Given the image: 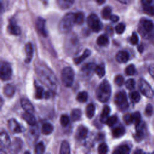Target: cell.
I'll return each instance as SVG.
<instances>
[{
    "instance_id": "6da1fadb",
    "label": "cell",
    "mask_w": 154,
    "mask_h": 154,
    "mask_svg": "<svg viewBox=\"0 0 154 154\" xmlns=\"http://www.w3.org/2000/svg\"><path fill=\"white\" fill-rule=\"evenodd\" d=\"M111 95V87L109 82L105 79L99 85L96 91L97 99L100 102H106Z\"/></svg>"
},
{
    "instance_id": "7a4b0ae2",
    "label": "cell",
    "mask_w": 154,
    "mask_h": 154,
    "mask_svg": "<svg viewBox=\"0 0 154 154\" xmlns=\"http://www.w3.org/2000/svg\"><path fill=\"white\" fill-rule=\"evenodd\" d=\"M75 23V13H67L60 20L58 25L59 31L62 33L69 32Z\"/></svg>"
},
{
    "instance_id": "3957f363",
    "label": "cell",
    "mask_w": 154,
    "mask_h": 154,
    "mask_svg": "<svg viewBox=\"0 0 154 154\" xmlns=\"http://www.w3.org/2000/svg\"><path fill=\"white\" fill-rule=\"evenodd\" d=\"M74 71L70 67H64L61 73V79L63 84L67 87H70L74 80Z\"/></svg>"
},
{
    "instance_id": "277c9868",
    "label": "cell",
    "mask_w": 154,
    "mask_h": 154,
    "mask_svg": "<svg viewBox=\"0 0 154 154\" xmlns=\"http://www.w3.org/2000/svg\"><path fill=\"white\" fill-rule=\"evenodd\" d=\"M87 23L89 28L95 32L100 31L102 29V23L99 18L95 14H91L88 16L87 19Z\"/></svg>"
},
{
    "instance_id": "5b68a950",
    "label": "cell",
    "mask_w": 154,
    "mask_h": 154,
    "mask_svg": "<svg viewBox=\"0 0 154 154\" xmlns=\"http://www.w3.org/2000/svg\"><path fill=\"white\" fill-rule=\"evenodd\" d=\"M114 102L121 110H125L128 107L126 93L124 91L118 92L114 97Z\"/></svg>"
},
{
    "instance_id": "8992f818",
    "label": "cell",
    "mask_w": 154,
    "mask_h": 154,
    "mask_svg": "<svg viewBox=\"0 0 154 154\" xmlns=\"http://www.w3.org/2000/svg\"><path fill=\"white\" fill-rule=\"evenodd\" d=\"M138 86L140 91L142 93L143 95L149 98H151L153 97L154 93L150 85L147 81H146L143 79H140Z\"/></svg>"
},
{
    "instance_id": "52a82bcc",
    "label": "cell",
    "mask_w": 154,
    "mask_h": 154,
    "mask_svg": "<svg viewBox=\"0 0 154 154\" xmlns=\"http://www.w3.org/2000/svg\"><path fill=\"white\" fill-rule=\"evenodd\" d=\"M12 69L10 64L7 62H2L1 65V78L3 81H7L11 78Z\"/></svg>"
},
{
    "instance_id": "ba28073f",
    "label": "cell",
    "mask_w": 154,
    "mask_h": 154,
    "mask_svg": "<svg viewBox=\"0 0 154 154\" xmlns=\"http://www.w3.org/2000/svg\"><path fill=\"white\" fill-rule=\"evenodd\" d=\"M96 67V64L93 63H88L84 64L81 69V72L82 76L84 77L91 76L94 71H95Z\"/></svg>"
},
{
    "instance_id": "9c48e42d",
    "label": "cell",
    "mask_w": 154,
    "mask_h": 154,
    "mask_svg": "<svg viewBox=\"0 0 154 154\" xmlns=\"http://www.w3.org/2000/svg\"><path fill=\"white\" fill-rule=\"evenodd\" d=\"M36 27L38 31L43 36L46 37L48 32L46 29V21L42 17H38L36 20Z\"/></svg>"
},
{
    "instance_id": "30bf717a",
    "label": "cell",
    "mask_w": 154,
    "mask_h": 154,
    "mask_svg": "<svg viewBox=\"0 0 154 154\" xmlns=\"http://www.w3.org/2000/svg\"><path fill=\"white\" fill-rule=\"evenodd\" d=\"M8 126L10 130L13 133H20L23 131L22 127L14 119H11L8 121Z\"/></svg>"
},
{
    "instance_id": "8fae6325",
    "label": "cell",
    "mask_w": 154,
    "mask_h": 154,
    "mask_svg": "<svg viewBox=\"0 0 154 154\" xmlns=\"http://www.w3.org/2000/svg\"><path fill=\"white\" fill-rule=\"evenodd\" d=\"M8 31L10 34L19 35L21 33V30L20 27L16 24L15 21H11L8 26Z\"/></svg>"
},
{
    "instance_id": "7c38bea8",
    "label": "cell",
    "mask_w": 154,
    "mask_h": 154,
    "mask_svg": "<svg viewBox=\"0 0 154 154\" xmlns=\"http://www.w3.org/2000/svg\"><path fill=\"white\" fill-rule=\"evenodd\" d=\"M20 104L22 108L25 111V112H28L33 113L34 111V108L33 107L31 102L26 98H23L20 100Z\"/></svg>"
},
{
    "instance_id": "4fadbf2b",
    "label": "cell",
    "mask_w": 154,
    "mask_h": 154,
    "mask_svg": "<svg viewBox=\"0 0 154 154\" xmlns=\"http://www.w3.org/2000/svg\"><path fill=\"white\" fill-rule=\"evenodd\" d=\"M116 60L120 63H126L129 59V54L128 52L125 51H119L116 56Z\"/></svg>"
},
{
    "instance_id": "5bb4252c",
    "label": "cell",
    "mask_w": 154,
    "mask_h": 154,
    "mask_svg": "<svg viewBox=\"0 0 154 154\" xmlns=\"http://www.w3.org/2000/svg\"><path fill=\"white\" fill-rule=\"evenodd\" d=\"M25 51H26V57L25 60L26 63H29L31 61L32 57H33V53H34V49L33 46L31 43L29 42L25 46Z\"/></svg>"
},
{
    "instance_id": "9a60e30c",
    "label": "cell",
    "mask_w": 154,
    "mask_h": 154,
    "mask_svg": "<svg viewBox=\"0 0 154 154\" xmlns=\"http://www.w3.org/2000/svg\"><path fill=\"white\" fill-rule=\"evenodd\" d=\"M22 118L25 120V122L31 126H35L36 124V119L32 113L25 112L22 114Z\"/></svg>"
},
{
    "instance_id": "2e32d148",
    "label": "cell",
    "mask_w": 154,
    "mask_h": 154,
    "mask_svg": "<svg viewBox=\"0 0 154 154\" xmlns=\"http://www.w3.org/2000/svg\"><path fill=\"white\" fill-rule=\"evenodd\" d=\"M0 143L1 144V146L4 148L8 147L10 145V138L5 132H2L1 133Z\"/></svg>"
},
{
    "instance_id": "e0dca14e",
    "label": "cell",
    "mask_w": 154,
    "mask_h": 154,
    "mask_svg": "<svg viewBox=\"0 0 154 154\" xmlns=\"http://www.w3.org/2000/svg\"><path fill=\"white\" fill-rule=\"evenodd\" d=\"M141 23L142 28L146 32H150L154 28V24L150 20L143 19L141 20Z\"/></svg>"
},
{
    "instance_id": "ac0fdd59",
    "label": "cell",
    "mask_w": 154,
    "mask_h": 154,
    "mask_svg": "<svg viewBox=\"0 0 154 154\" xmlns=\"http://www.w3.org/2000/svg\"><path fill=\"white\" fill-rule=\"evenodd\" d=\"M15 87L10 84H8L4 86V93L7 97H12L15 93Z\"/></svg>"
},
{
    "instance_id": "d6986e66",
    "label": "cell",
    "mask_w": 154,
    "mask_h": 154,
    "mask_svg": "<svg viewBox=\"0 0 154 154\" xmlns=\"http://www.w3.org/2000/svg\"><path fill=\"white\" fill-rule=\"evenodd\" d=\"M91 54L90 50L87 49L84 51L82 55H80L79 57H78L74 59V62L76 64H79L81 63H82L84 60H85L87 57H88Z\"/></svg>"
},
{
    "instance_id": "ffe728a7",
    "label": "cell",
    "mask_w": 154,
    "mask_h": 154,
    "mask_svg": "<svg viewBox=\"0 0 154 154\" xmlns=\"http://www.w3.org/2000/svg\"><path fill=\"white\" fill-rule=\"evenodd\" d=\"M74 0H57L58 6L63 9H67L70 8L73 4Z\"/></svg>"
},
{
    "instance_id": "44dd1931",
    "label": "cell",
    "mask_w": 154,
    "mask_h": 154,
    "mask_svg": "<svg viewBox=\"0 0 154 154\" xmlns=\"http://www.w3.org/2000/svg\"><path fill=\"white\" fill-rule=\"evenodd\" d=\"M125 132V129L123 126H119L113 129L112 131V134L114 137L119 138L124 135Z\"/></svg>"
},
{
    "instance_id": "7402d4cb",
    "label": "cell",
    "mask_w": 154,
    "mask_h": 154,
    "mask_svg": "<svg viewBox=\"0 0 154 154\" xmlns=\"http://www.w3.org/2000/svg\"><path fill=\"white\" fill-rule=\"evenodd\" d=\"M88 134V129L84 126H80L78 129L76 135L77 137L80 139H84L87 137Z\"/></svg>"
},
{
    "instance_id": "603a6c76",
    "label": "cell",
    "mask_w": 154,
    "mask_h": 154,
    "mask_svg": "<svg viewBox=\"0 0 154 154\" xmlns=\"http://www.w3.org/2000/svg\"><path fill=\"white\" fill-rule=\"evenodd\" d=\"M95 110H96L95 105L93 103H89L88 105H87L85 108L86 116L88 119L92 118L95 114Z\"/></svg>"
},
{
    "instance_id": "cb8c5ba5",
    "label": "cell",
    "mask_w": 154,
    "mask_h": 154,
    "mask_svg": "<svg viewBox=\"0 0 154 154\" xmlns=\"http://www.w3.org/2000/svg\"><path fill=\"white\" fill-rule=\"evenodd\" d=\"M109 43V38L106 34H102L100 35L97 40L96 43L99 46H105Z\"/></svg>"
},
{
    "instance_id": "d4e9b609",
    "label": "cell",
    "mask_w": 154,
    "mask_h": 154,
    "mask_svg": "<svg viewBox=\"0 0 154 154\" xmlns=\"http://www.w3.org/2000/svg\"><path fill=\"white\" fill-rule=\"evenodd\" d=\"M110 111H111V109L109 106H108V105H106L103 107L102 114L100 115V120L102 123L106 122L107 119L108 118V116L110 113Z\"/></svg>"
},
{
    "instance_id": "484cf974",
    "label": "cell",
    "mask_w": 154,
    "mask_h": 154,
    "mask_svg": "<svg viewBox=\"0 0 154 154\" xmlns=\"http://www.w3.org/2000/svg\"><path fill=\"white\" fill-rule=\"evenodd\" d=\"M54 130V127L52 124L49 123H45L43 125L42 128V132L44 135H49L51 134Z\"/></svg>"
},
{
    "instance_id": "4316f807",
    "label": "cell",
    "mask_w": 154,
    "mask_h": 154,
    "mask_svg": "<svg viewBox=\"0 0 154 154\" xmlns=\"http://www.w3.org/2000/svg\"><path fill=\"white\" fill-rule=\"evenodd\" d=\"M70 152V150L69 143L66 141H63L61 144L60 153L61 154H69Z\"/></svg>"
},
{
    "instance_id": "83f0119b",
    "label": "cell",
    "mask_w": 154,
    "mask_h": 154,
    "mask_svg": "<svg viewBox=\"0 0 154 154\" xmlns=\"http://www.w3.org/2000/svg\"><path fill=\"white\" fill-rule=\"evenodd\" d=\"M130 152V148L129 147L126 145H122L119 146L114 152V153H119V154H127Z\"/></svg>"
},
{
    "instance_id": "f1b7e54d",
    "label": "cell",
    "mask_w": 154,
    "mask_h": 154,
    "mask_svg": "<svg viewBox=\"0 0 154 154\" xmlns=\"http://www.w3.org/2000/svg\"><path fill=\"white\" fill-rule=\"evenodd\" d=\"M81 111L79 109H73L71 112V119L73 121H78L81 117Z\"/></svg>"
},
{
    "instance_id": "f546056e",
    "label": "cell",
    "mask_w": 154,
    "mask_h": 154,
    "mask_svg": "<svg viewBox=\"0 0 154 154\" xmlns=\"http://www.w3.org/2000/svg\"><path fill=\"white\" fill-rule=\"evenodd\" d=\"M95 72L100 78L103 77L105 75V67L104 64L101 63L96 66Z\"/></svg>"
},
{
    "instance_id": "4dcf8cb0",
    "label": "cell",
    "mask_w": 154,
    "mask_h": 154,
    "mask_svg": "<svg viewBox=\"0 0 154 154\" xmlns=\"http://www.w3.org/2000/svg\"><path fill=\"white\" fill-rule=\"evenodd\" d=\"M111 8L109 7H105L103 8V10H102L101 12V14H102V17L104 19H110L111 14Z\"/></svg>"
},
{
    "instance_id": "1f68e13d",
    "label": "cell",
    "mask_w": 154,
    "mask_h": 154,
    "mask_svg": "<svg viewBox=\"0 0 154 154\" xmlns=\"http://www.w3.org/2000/svg\"><path fill=\"white\" fill-rule=\"evenodd\" d=\"M88 99V93L86 91H81L79 92L76 97V100L79 102H85L87 101Z\"/></svg>"
},
{
    "instance_id": "d6a6232c",
    "label": "cell",
    "mask_w": 154,
    "mask_h": 154,
    "mask_svg": "<svg viewBox=\"0 0 154 154\" xmlns=\"http://www.w3.org/2000/svg\"><path fill=\"white\" fill-rule=\"evenodd\" d=\"M60 122L63 127H66L70 123V118L67 114H63L61 116L60 119Z\"/></svg>"
},
{
    "instance_id": "836d02e7",
    "label": "cell",
    "mask_w": 154,
    "mask_h": 154,
    "mask_svg": "<svg viewBox=\"0 0 154 154\" xmlns=\"http://www.w3.org/2000/svg\"><path fill=\"white\" fill-rule=\"evenodd\" d=\"M84 20V14L82 12H78L75 13V23L81 25Z\"/></svg>"
},
{
    "instance_id": "e575fe53",
    "label": "cell",
    "mask_w": 154,
    "mask_h": 154,
    "mask_svg": "<svg viewBox=\"0 0 154 154\" xmlns=\"http://www.w3.org/2000/svg\"><path fill=\"white\" fill-rule=\"evenodd\" d=\"M45 93H44L43 88L40 86H38L36 87V89H35V97L37 99H42L45 96Z\"/></svg>"
},
{
    "instance_id": "d590c367",
    "label": "cell",
    "mask_w": 154,
    "mask_h": 154,
    "mask_svg": "<svg viewBox=\"0 0 154 154\" xmlns=\"http://www.w3.org/2000/svg\"><path fill=\"white\" fill-rule=\"evenodd\" d=\"M129 97L134 103H137L140 100V95L137 91H132L129 94Z\"/></svg>"
},
{
    "instance_id": "8d00e7d4",
    "label": "cell",
    "mask_w": 154,
    "mask_h": 154,
    "mask_svg": "<svg viewBox=\"0 0 154 154\" xmlns=\"http://www.w3.org/2000/svg\"><path fill=\"white\" fill-rule=\"evenodd\" d=\"M45 147L43 142H40L35 146V153L37 154H41L45 152Z\"/></svg>"
},
{
    "instance_id": "74e56055",
    "label": "cell",
    "mask_w": 154,
    "mask_h": 154,
    "mask_svg": "<svg viewBox=\"0 0 154 154\" xmlns=\"http://www.w3.org/2000/svg\"><path fill=\"white\" fill-rule=\"evenodd\" d=\"M125 72L127 75H129V76L134 75L136 72L135 67L133 64H129L126 67Z\"/></svg>"
},
{
    "instance_id": "f35d334b",
    "label": "cell",
    "mask_w": 154,
    "mask_h": 154,
    "mask_svg": "<svg viewBox=\"0 0 154 154\" xmlns=\"http://www.w3.org/2000/svg\"><path fill=\"white\" fill-rule=\"evenodd\" d=\"M117 120H118L117 117L115 115H113V116H111V117H108L105 123H106V125H108L109 126H112L117 122Z\"/></svg>"
},
{
    "instance_id": "ab89813d",
    "label": "cell",
    "mask_w": 154,
    "mask_h": 154,
    "mask_svg": "<svg viewBox=\"0 0 154 154\" xmlns=\"http://www.w3.org/2000/svg\"><path fill=\"white\" fill-rule=\"evenodd\" d=\"M22 146V141L20 140V139L16 138V140L15 141H14L13 144L12 145L13 150L14 151L17 152L20 149Z\"/></svg>"
},
{
    "instance_id": "60d3db41",
    "label": "cell",
    "mask_w": 154,
    "mask_h": 154,
    "mask_svg": "<svg viewBox=\"0 0 154 154\" xmlns=\"http://www.w3.org/2000/svg\"><path fill=\"white\" fill-rule=\"evenodd\" d=\"M143 11L149 16H154V7L150 5L143 6Z\"/></svg>"
},
{
    "instance_id": "b9f144b4",
    "label": "cell",
    "mask_w": 154,
    "mask_h": 154,
    "mask_svg": "<svg viewBox=\"0 0 154 154\" xmlns=\"http://www.w3.org/2000/svg\"><path fill=\"white\" fill-rule=\"evenodd\" d=\"M97 150H98L99 153L105 154V153H106L108 152V146L106 145V144L103 143H101L99 146Z\"/></svg>"
},
{
    "instance_id": "7bdbcfd3",
    "label": "cell",
    "mask_w": 154,
    "mask_h": 154,
    "mask_svg": "<svg viewBox=\"0 0 154 154\" xmlns=\"http://www.w3.org/2000/svg\"><path fill=\"white\" fill-rule=\"evenodd\" d=\"M132 116L133 123H135L136 125L141 122V115L138 112H135L132 114Z\"/></svg>"
},
{
    "instance_id": "ee69618b",
    "label": "cell",
    "mask_w": 154,
    "mask_h": 154,
    "mask_svg": "<svg viewBox=\"0 0 154 154\" xmlns=\"http://www.w3.org/2000/svg\"><path fill=\"white\" fill-rule=\"evenodd\" d=\"M135 82L134 79H129L125 82V86L128 90H132L135 87Z\"/></svg>"
},
{
    "instance_id": "f6af8a7d",
    "label": "cell",
    "mask_w": 154,
    "mask_h": 154,
    "mask_svg": "<svg viewBox=\"0 0 154 154\" xmlns=\"http://www.w3.org/2000/svg\"><path fill=\"white\" fill-rule=\"evenodd\" d=\"M114 82L118 86H122L124 83L123 77L120 75H117L114 78Z\"/></svg>"
},
{
    "instance_id": "bcb514c9",
    "label": "cell",
    "mask_w": 154,
    "mask_h": 154,
    "mask_svg": "<svg viewBox=\"0 0 154 154\" xmlns=\"http://www.w3.org/2000/svg\"><path fill=\"white\" fill-rule=\"evenodd\" d=\"M116 31L117 34H122L125 29V25L123 23H119L116 26Z\"/></svg>"
},
{
    "instance_id": "7dc6e473",
    "label": "cell",
    "mask_w": 154,
    "mask_h": 154,
    "mask_svg": "<svg viewBox=\"0 0 154 154\" xmlns=\"http://www.w3.org/2000/svg\"><path fill=\"white\" fill-rule=\"evenodd\" d=\"M123 120H124L125 123L127 125H129V124H131L132 123H133L132 114H125L123 116Z\"/></svg>"
},
{
    "instance_id": "c3c4849f",
    "label": "cell",
    "mask_w": 154,
    "mask_h": 154,
    "mask_svg": "<svg viewBox=\"0 0 154 154\" xmlns=\"http://www.w3.org/2000/svg\"><path fill=\"white\" fill-rule=\"evenodd\" d=\"M143 137H144V134L142 130H137L136 134L134 136V138L136 140V141H139L141 140L143 138Z\"/></svg>"
},
{
    "instance_id": "681fc988",
    "label": "cell",
    "mask_w": 154,
    "mask_h": 154,
    "mask_svg": "<svg viewBox=\"0 0 154 154\" xmlns=\"http://www.w3.org/2000/svg\"><path fill=\"white\" fill-rule=\"evenodd\" d=\"M130 42L131 43V44L135 45H137L138 42V37L137 35V34L135 32H134L130 38Z\"/></svg>"
},
{
    "instance_id": "f907efd6",
    "label": "cell",
    "mask_w": 154,
    "mask_h": 154,
    "mask_svg": "<svg viewBox=\"0 0 154 154\" xmlns=\"http://www.w3.org/2000/svg\"><path fill=\"white\" fill-rule=\"evenodd\" d=\"M153 106L151 104H148L146 108V110H145V112H146V114L147 115V116H150L153 113Z\"/></svg>"
},
{
    "instance_id": "816d5d0a",
    "label": "cell",
    "mask_w": 154,
    "mask_h": 154,
    "mask_svg": "<svg viewBox=\"0 0 154 154\" xmlns=\"http://www.w3.org/2000/svg\"><path fill=\"white\" fill-rule=\"evenodd\" d=\"M149 73H150V75H152L153 77H154V64H151L149 66Z\"/></svg>"
},
{
    "instance_id": "f5cc1de1",
    "label": "cell",
    "mask_w": 154,
    "mask_h": 154,
    "mask_svg": "<svg viewBox=\"0 0 154 154\" xmlns=\"http://www.w3.org/2000/svg\"><path fill=\"white\" fill-rule=\"evenodd\" d=\"M110 20L112 22H116L119 20V17L118 16L116 15H111L110 17Z\"/></svg>"
},
{
    "instance_id": "db71d44e",
    "label": "cell",
    "mask_w": 154,
    "mask_h": 154,
    "mask_svg": "<svg viewBox=\"0 0 154 154\" xmlns=\"http://www.w3.org/2000/svg\"><path fill=\"white\" fill-rule=\"evenodd\" d=\"M141 3L143 6H146V5H150L152 1V0H141Z\"/></svg>"
},
{
    "instance_id": "11a10c76",
    "label": "cell",
    "mask_w": 154,
    "mask_h": 154,
    "mask_svg": "<svg viewBox=\"0 0 154 154\" xmlns=\"http://www.w3.org/2000/svg\"><path fill=\"white\" fill-rule=\"evenodd\" d=\"M119 2H120V3L122 4H128L129 1V0H117Z\"/></svg>"
},
{
    "instance_id": "9f6ffc18",
    "label": "cell",
    "mask_w": 154,
    "mask_h": 154,
    "mask_svg": "<svg viewBox=\"0 0 154 154\" xmlns=\"http://www.w3.org/2000/svg\"><path fill=\"white\" fill-rule=\"evenodd\" d=\"M99 4H102L105 2V0H95Z\"/></svg>"
},
{
    "instance_id": "6f0895ef",
    "label": "cell",
    "mask_w": 154,
    "mask_h": 154,
    "mask_svg": "<svg viewBox=\"0 0 154 154\" xmlns=\"http://www.w3.org/2000/svg\"><path fill=\"white\" fill-rule=\"evenodd\" d=\"M138 49V51H139L140 52H142L143 51V46H142V45L139 46Z\"/></svg>"
},
{
    "instance_id": "680465c9",
    "label": "cell",
    "mask_w": 154,
    "mask_h": 154,
    "mask_svg": "<svg viewBox=\"0 0 154 154\" xmlns=\"http://www.w3.org/2000/svg\"><path fill=\"white\" fill-rule=\"evenodd\" d=\"M25 153H29V152H25Z\"/></svg>"
}]
</instances>
